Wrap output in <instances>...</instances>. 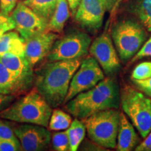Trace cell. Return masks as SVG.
Instances as JSON below:
<instances>
[{"label":"cell","mask_w":151,"mask_h":151,"mask_svg":"<svg viewBox=\"0 0 151 151\" xmlns=\"http://www.w3.org/2000/svg\"><path fill=\"white\" fill-rule=\"evenodd\" d=\"M22 1L48 24L55 9L58 0H24Z\"/></svg>","instance_id":"cell-21"},{"label":"cell","mask_w":151,"mask_h":151,"mask_svg":"<svg viewBox=\"0 0 151 151\" xmlns=\"http://www.w3.org/2000/svg\"><path fill=\"white\" fill-rule=\"evenodd\" d=\"M11 17L16 23L17 32L24 41L46 31L48 27V22L22 1L17 3L11 12Z\"/></svg>","instance_id":"cell-11"},{"label":"cell","mask_w":151,"mask_h":151,"mask_svg":"<svg viewBox=\"0 0 151 151\" xmlns=\"http://www.w3.org/2000/svg\"><path fill=\"white\" fill-rule=\"evenodd\" d=\"M104 78V72L95 58L87 57L73 76L64 104L81 92L91 89Z\"/></svg>","instance_id":"cell-8"},{"label":"cell","mask_w":151,"mask_h":151,"mask_svg":"<svg viewBox=\"0 0 151 151\" xmlns=\"http://www.w3.org/2000/svg\"><path fill=\"white\" fill-rule=\"evenodd\" d=\"M22 92L16 77L0 62V93L16 95Z\"/></svg>","instance_id":"cell-19"},{"label":"cell","mask_w":151,"mask_h":151,"mask_svg":"<svg viewBox=\"0 0 151 151\" xmlns=\"http://www.w3.org/2000/svg\"><path fill=\"white\" fill-rule=\"evenodd\" d=\"M106 4V9L107 11L111 12L115 4H116L117 0H105Z\"/></svg>","instance_id":"cell-34"},{"label":"cell","mask_w":151,"mask_h":151,"mask_svg":"<svg viewBox=\"0 0 151 151\" xmlns=\"http://www.w3.org/2000/svg\"><path fill=\"white\" fill-rule=\"evenodd\" d=\"M148 30L137 18L125 16L113 24L111 37L122 62H127L139 52L148 39Z\"/></svg>","instance_id":"cell-4"},{"label":"cell","mask_w":151,"mask_h":151,"mask_svg":"<svg viewBox=\"0 0 151 151\" xmlns=\"http://www.w3.org/2000/svg\"><path fill=\"white\" fill-rule=\"evenodd\" d=\"M80 1L81 0H67V2L69 4V9L71 10V12L73 16H74L76 12V10L78 9Z\"/></svg>","instance_id":"cell-32"},{"label":"cell","mask_w":151,"mask_h":151,"mask_svg":"<svg viewBox=\"0 0 151 151\" xmlns=\"http://www.w3.org/2000/svg\"><path fill=\"white\" fill-rule=\"evenodd\" d=\"M52 107L35 89L0 112V118L48 127Z\"/></svg>","instance_id":"cell-3"},{"label":"cell","mask_w":151,"mask_h":151,"mask_svg":"<svg viewBox=\"0 0 151 151\" xmlns=\"http://www.w3.org/2000/svg\"><path fill=\"white\" fill-rule=\"evenodd\" d=\"M122 1H123V0H117L116 4H115L114 7H113V9L111 11V20H112L113 17L115 16V15L116 14L117 11H118L119 7H120V4H121V3L122 2Z\"/></svg>","instance_id":"cell-33"},{"label":"cell","mask_w":151,"mask_h":151,"mask_svg":"<svg viewBox=\"0 0 151 151\" xmlns=\"http://www.w3.org/2000/svg\"><path fill=\"white\" fill-rule=\"evenodd\" d=\"M25 41L18 32L9 31L0 36V56L6 54L24 56Z\"/></svg>","instance_id":"cell-17"},{"label":"cell","mask_w":151,"mask_h":151,"mask_svg":"<svg viewBox=\"0 0 151 151\" xmlns=\"http://www.w3.org/2000/svg\"><path fill=\"white\" fill-rule=\"evenodd\" d=\"M106 11L105 0H81L75 21L87 32L94 35L101 29Z\"/></svg>","instance_id":"cell-10"},{"label":"cell","mask_w":151,"mask_h":151,"mask_svg":"<svg viewBox=\"0 0 151 151\" xmlns=\"http://www.w3.org/2000/svg\"><path fill=\"white\" fill-rule=\"evenodd\" d=\"M151 77V62H143L136 66L132 71L131 79L144 80Z\"/></svg>","instance_id":"cell-24"},{"label":"cell","mask_w":151,"mask_h":151,"mask_svg":"<svg viewBox=\"0 0 151 151\" xmlns=\"http://www.w3.org/2000/svg\"><path fill=\"white\" fill-rule=\"evenodd\" d=\"M120 113L118 109H107L94 113L83 120L88 137L104 148H116Z\"/></svg>","instance_id":"cell-5"},{"label":"cell","mask_w":151,"mask_h":151,"mask_svg":"<svg viewBox=\"0 0 151 151\" xmlns=\"http://www.w3.org/2000/svg\"><path fill=\"white\" fill-rule=\"evenodd\" d=\"M72 122V118L69 113L61 109H55L52 111L48 124L51 131H62L67 129Z\"/></svg>","instance_id":"cell-22"},{"label":"cell","mask_w":151,"mask_h":151,"mask_svg":"<svg viewBox=\"0 0 151 151\" xmlns=\"http://www.w3.org/2000/svg\"><path fill=\"white\" fill-rule=\"evenodd\" d=\"M17 4V0H0V11L10 14Z\"/></svg>","instance_id":"cell-31"},{"label":"cell","mask_w":151,"mask_h":151,"mask_svg":"<svg viewBox=\"0 0 151 151\" xmlns=\"http://www.w3.org/2000/svg\"><path fill=\"white\" fill-rule=\"evenodd\" d=\"M132 83L143 94L151 97V77L144 80H137V79H132Z\"/></svg>","instance_id":"cell-27"},{"label":"cell","mask_w":151,"mask_h":151,"mask_svg":"<svg viewBox=\"0 0 151 151\" xmlns=\"http://www.w3.org/2000/svg\"><path fill=\"white\" fill-rule=\"evenodd\" d=\"M0 138L20 142L14 132L12 124L8 121L1 120L0 118Z\"/></svg>","instance_id":"cell-25"},{"label":"cell","mask_w":151,"mask_h":151,"mask_svg":"<svg viewBox=\"0 0 151 151\" xmlns=\"http://www.w3.org/2000/svg\"><path fill=\"white\" fill-rule=\"evenodd\" d=\"M91 43L88 32L71 29L55 41L46 59L48 62L81 59L88 55Z\"/></svg>","instance_id":"cell-7"},{"label":"cell","mask_w":151,"mask_h":151,"mask_svg":"<svg viewBox=\"0 0 151 151\" xmlns=\"http://www.w3.org/2000/svg\"><path fill=\"white\" fill-rule=\"evenodd\" d=\"M15 94H5L0 93V112L6 109L14 101Z\"/></svg>","instance_id":"cell-30"},{"label":"cell","mask_w":151,"mask_h":151,"mask_svg":"<svg viewBox=\"0 0 151 151\" xmlns=\"http://www.w3.org/2000/svg\"><path fill=\"white\" fill-rule=\"evenodd\" d=\"M81 59L48 62L36 73L35 89L52 108L64 104Z\"/></svg>","instance_id":"cell-1"},{"label":"cell","mask_w":151,"mask_h":151,"mask_svg":"<svg viewBox=\"0 0 151 151\" xmlns=\"http://www.w3.org/2000/svg\"><path fill=\"white\" fill-rule=\"evenodd\" d=\"M120 104L124 113L146 139L151 131V100L139 90L125 86L120 90Z\"/></svg>","instance_id":"cell-6"},{"label":"cell","mask_w":151,"mask_h":151,"mask_svg":"<svg viewBox=\"0 0 151 151\" xmlns=\"http://www.w3.org/2000/svg\"><path fill=\"white\" fill-rule=\"evenodd\" d=\"M70 16L67 0H58L55 11L48 24L47 31L61 33Z\"/></svg>","instance_id":"cell-18"},{"label":"cell","mask_w":151,"mask_h":151,"mask_svg":"<svg viewBox=\"0 0 151 151\" xmlns=\"http://www.w3.org/2000/svg\"><path fill=\"white\" fill-rule=\"evenodd\" d=\"M59 38L58 33L44 31L25 41L24 56L34 67L47 58L55 41Z\"/></svg>","instance_id":"cell-13"},{"label":"cell","mask_w":151,"mask_h":151,"mask_svg":"<svg viewBox=\"0 0 151 151\" xmlns=\"http://www.w3.org/2000/svg\"><path fill=\"white\" fill-rule=\"evenodd\" d=\"M120 6L151 32V0H123Z\"/></svg>","instance_id":"cell-16"},{"label":"cell","mask_w":151,"mask_h":151,"mask_svg":"<svg viewBox=\"0 0 151 151\" xmlns=\"http://www.w3.org/2000/svg\"><path fill=\"white\" fill-rule=\"evenodd\" d=\"M20 1H24V0H20Z\"/></svg>","instance_id":"cell-35"},{"label":"cell","mask_w":151,"mask_h":151,"mask_svg":"<svg viewBox=\"0 0 151 151\" xmlns=\"http://www.w3.org/2000/svg\"><path fill=\"white\" fill-rule=\"evenodd\" d=\"M120 89L112 76L104 78L91 89L81 92L66 103L65 109L75 118L84 120L107 109H118Z\"/></svg>","instance_id":"cell-2"},{"label":"cell","mask_w":151,"mask_h":151,"mask_svg":"<svg viewBox=\"0 0 151 151\" xmlns=\"http://www.w3.org/2000/svg\"><path fill=\"white\" fill-rule=\"evenodd\" d=\"M67 132L69 141V150L76 151L86 136V127L84 122L76 118L67 129Z\"/></svg>","instance_id":"cell-20"},{"label":"cell","mask_w":151,"mask_h":151,"mask_svg":"<svg viewBox=\"0 0 151 151\" xmlns=\"http://www.w3.org/2000/svg\"><path fill=\"white\" fill-rule=\"evenodd\" d=\"M16 29V23L9 14L0 11V36Z\"/></svg>","instance_id":"cell-26"},{"label":"cell","mask_w":151,"mask_h":151,"mask_svg":"<svg viewBox=\"0 0 151 151\" xmlns=\"http://www.w3.org/2000/svg\"><path fill=\"white\" fill-rule=\"evenodd\" d=\"M52 145L55 150H69V141L67 131L54 133L52 137Z\"/></svg>","instance_id":"cell-23"},{"label":"cell","mask_w":151,"mask_h":151,"mask_svg":"<svg viewBox=\"0 0 151 151\" xmlns=\"http://www.w3.org/2000/svg\"><path fill=\"white\" fill-rule=\"evenodd\" d=\"M140 143V139L131 123L124 113H120L116 150L118 151H131L134 150Z\"/></svg>","instance_id":"cell-15"},{"label":"cell","mask_w":151,"mask_h":151,"mask_svg":"<svg viewBox=\"0 0 151 151\" xmlns=\"http://www.w3.org/2000/svg\"><path fill=\"white\" fill-rule=\"evenodd\" d=\"M149 57H151V36L146 41L139 52L132 58L131 62H134L143 58H149Z\"/></svg>","instance_id":"cell-28"},{"label":"cell","mask_w":151,"mask_h":151,"mask_svg":"<svg viewBox=\"0 0 151 151\" xmlns=\"http://www.w3.org/2000/svg\"><path fill=\"white\" fill-rule=\"evenodd\" d=\"M14 132L22 150H43L51 141L50 130L38 124L22 123L14 127Z\"/></svg>","instance_id":"cell-12"},{"label":"cell","mask_w":151,"mask_h":151,"mask_svg":"<svg viewBox=\"0 0 151 151\" xmlns=\"http://www.w3.org/2000/svg\"><path fill=\"white\" fill-rule=\"evenodd\" d=\"M89 52L95 58L104 73L113 76L121 69L116 48L113 46L111 35L106 30L91 43Z\"/></svg>","instance_id":"cell-9"},{"label":"cell","mask_w":151,"mask_h":151,"mask_svg":"<svg viewBox=\"0 0 151 151\" xmlns=\"http://www.w3.org/2000/svg\"><path fill=\"white\" fill-rule=\"evenodd\" d=\"M22 150L20 142L0 138V151H16Z\"/></svg>","instance_id":"cell-29"},{"label":"cell","mask_w":151,"mask_h":151,"mask_svg":"<svg viewBox=\"0 0 151 151\" xmlns=\"http://www.w3.org/2000/svg\"><path fill=\"white\" fill-rule=\"evenodd\" d=\"M0 62L16 77L22 92L27 91L32 88L35 77L33 67L25 56L6 54L0 56Z\"/></svg>","instance_id":"cell-14"}]
</instances>
